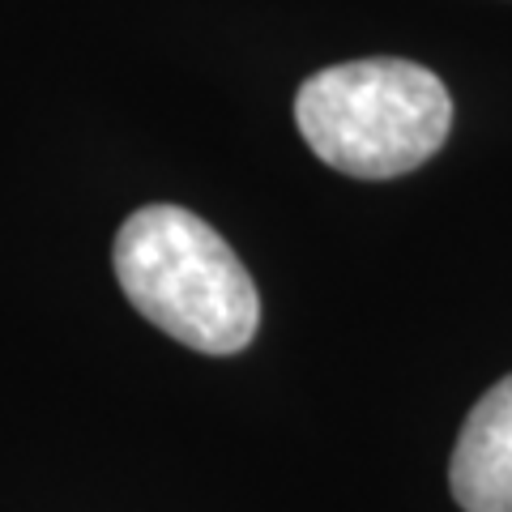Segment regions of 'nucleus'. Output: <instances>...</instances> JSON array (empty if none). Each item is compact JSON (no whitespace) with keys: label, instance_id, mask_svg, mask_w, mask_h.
I'll list each match as a JSON object with an SVG mask.
<instances>
[{"label":"nucleus","instance_id":"1","mask_svg":"<svg viewBox=\"0 0 512 512\" xmlns=\"http://www.w3.org/2000/svg\"><path fill=\"white\" fill-rule=\"evenodd\" d=\"M116 278L128 303L201 355H235L256 338L261 295L210 222L180 205H146L116 235Z\"/></svg>","mask_w":512,"mask_h":512},{"label":"nucleus","instance_id":"2","mask_svg":"<svg viewBox=\"0 0 512 512\" xmlns=\"http://www.w3.org/2000/svg\"><path fill=\"white\" fill-rule=\"evenodd\" d=\"M295 124L333 171L393 180L423 167L448 141L453 99L440 77L414 60H346L299 86Z\"/></svg>","mask_w":512,"mask_h":512},{"label":"nucleus","instance_id":"3","mask_svg":"<svg viewBox=\"0 0 512 512\" xmlns=\"http://www.w3.org/2000/svg\"><path fill=\"white\" fill-rule=\"evenodd\" d=\"M448 487L466 512H512V376L470 410L448 461Z\"/></svg>","mask_w":512,"mask_h":512}]
</instances>
